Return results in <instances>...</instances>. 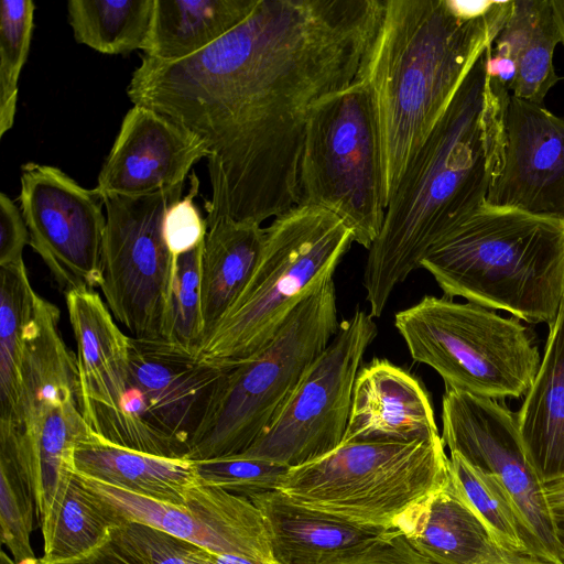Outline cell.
<instances>
[{"label":"cell","instance_id":"2e32d148","mask_svg":"<svg viewBox=\"0 0 564 564\" xmlns=\"http://www.w3.org/2000/svg\"><path fill=\"white\" fill-rule=\"evenodd\" d=\"M500 175L487 203L564 219V118L510 94Z\"/></svg>","mask_w":564,"mask_h":564},{"label":"cell","instance_id":"4fadbf2b","mask_svg":"<svg viewBox=\"0 0 564 564\" xmlns=\"http://www.w3.org/2000/svg\"><path fill=\"white\" fill-rule=\"evenodd\" d=\"M442 424L444 446L507 489L542 558L564 564L556 521L525 452L516 413L495 399L445 389Z\"/></svg>","mask_w":564,"mask_h":564},{"label":"cell","instance_id":"f35d334b","mask_svg":"<svg viewBox=\"0 0 564 564\" xmlns=\"http://www.w3.org/2000/svg\"><path fill=\"white\" fill-rule=\"evenodd\" d=\"M544 491L555 521H564V479L545 485Z\"/></svg>","mask_w":564,"mask_h":564},{"label":"cell","instance_id":"5bb4252c","mask_svg":"<svg viewBox=\"0 0 564 564\" xmlns=\"http://www.w3.org/2000/svg\"><path fill=\"white\" fill-rule=\"evenodd\" d=\"M20 209L30 246L64 293L101 283L106 228L104 199L62 170L29 162L21 166Z\"/></svg>","mask_w":564,"mask_h":564},{"label":"cell","instance_id":"d590c367","mask_svg":"<svg viewBox=\"0 0 564 564\" xmlns=\"http://www.w3.org/2000/svg\"><path fill=\"white\" fill-rule=\"evenodd\" d=\"M199 182L196 174L191 175L188 193L173 203L163 219V237L170 252L177 257L198 247L206 237L207 221L203 219L195 204Z\"/></svg>","mask_w":564,"mask_h":564},{"label":"cell","instance_id":"b9f144b4","mask_svg":"<svg viewBox=\"0 0 564 564\" xmlns=\"http://www.w3.org/2000/svg\"><path fill=\"white\" fill-rule=\"evenodd\" d=\"M510 564H560L544 561L542 558L533 557L530 555H523L519 560L510 563Z\"/></svg>","mask_w":564,"mask_h":564},{"label":"cell","instance_id":"277c9868","mask_svg":"<svg viewBox=\"0 0 564 564\" xmlns=\"http://www.w3.org/2000/svg\"><path fill=\"white\" fill-rule=\"evenodd\" d=\"M420 268L448 297L549 326L564 301V219L486 202L435 241Z\"/></svg>","mask_w":564,"mask_h":564},{"label":"cell","instance_id":"ac0fdd59","mask_svg":"<svg viewBox=\"0 0 564 564\" xmlns=\"http://www.w3.org/2000/svg\"><path fill=\"white\" fill-rule=\"evenodd\" d=\"M437 436L430 397L414 376L380 358L359 370L343 443H409Z\"/></svg>","mask_w":564,"mask_h":564},{"label":"cell","instance_id":"f1b7e54d","mask_svg":"<svg viewBox=\"0 0 564 564\" xmlns=\"http://www.w3.org/2000/svg\"><path fill=\"white\" fill-rule=\"evenodd\" d=\"M0 268V422H10L20 397L23 333L36 292L24 261Z\"/></svg>","mask_w":564,"mask_h":564},{"label":"cell","instance_id":"83f0119b","mask_svg":"<svg viewBox=\"0 0 564 564\" xmlns=\"http://www.w3.org/2000/svg\"><path fill=\"white\" fill-rule=\"evenodd\" d=\"M155 0H70L68 22L73 35L99 53L145 52Z\"/></svg>","mask_w":564,"mask_h":564},{"label":"cell","instance_id":"60d3db41","mask_svg":"<svg viewBox=\"0 0 564 564\" xmlns=\"http://www.w3.org/2000/svg\"><path fill=\"white\" fill-rule=\"evenodd\" d=\"M556 23L561 34V43L564 46V0H552Z\"/></svg>","mask_w":564,"mask_h":564},{"label":"cell","instance_id":"6da1fadb","mask_svg":"<svg viewBox=\"0 0 564 564\" xmlns=\"http://www.w3.org/2000/svg\"><path fill=\"white\" fill-rule=\"evenodd\" d=\"M383 9L384 0H259L193 56L143 54L127 95L207 147V224L261 225L300 205L311 112L358 78Z\"/></svg>","mask_w":564,"mask_h":564},{"label":"cell","instance_id":"9a60e30c","mask_svg":"<svg viewBox=\"0 0 564 564\" xmlns=\"http://www.w3.org/2000/svg\"><path fill=\"white\" fill-rule=\"evenodd\" d=\"M83 478L128 521L153 527L214 554L274 563L263 516L247 497L198 482L188 490L185 505L175 506Z\"/></svg>","mask_w":564,"mask_h":564},{"label":"cell","instance_id":"44dd1931","mask_svg":"<svg viewBox=\"0 0 564 564\" xmlns=\"http://www.w3.org/2000/svg\"><path fill=\"white\" fill-rule=\"evenodd\" d=\"M558 43L552 0H511L502 28L486 50L488 73L512 96L542 105L560 79L553 65Z\"/></svg>","mask_w":564,"mask_h":564},{"label":"cell","instance_id":"8d00e7d4","mask_svg":"<svg viewBox=\"0 0 564 564\" xmlns=\"http://www.w3.org/2000/svg\"><path fill=\"white\" fill-rule=\"evenodd\" d=\"M333 564H435L414 550L394 528L367 550Z\"/></svg>","mask_w":564,"mask_h":564},{"label":"cell","instance_id":"d6986e66","mask_svg":"<svg viewBox=\"0 0 564 564\" xmlns=\"http://www.w3.org/2000/svg\"><path fill=\"white\" fill-rule=\"evenodd\" d=\"M393 528L435 564H510L523 556L496 542L452 475L441 489L406 509Z\"/></svg>","mask_w":564,"mask_h":564},{"label":"cell","instance_id":"74e56055","mask_svg":"<svg viewBox=\"0 0 564 564\" xmlns=\"http://www.w3.org/2000/svg\"><path fill=\"white\" fill-rule=\"evenodd\" d=\"M30 234L20 207L0 193V267L23 262V249Z\"/></svg>","mask_w":564,"mask_h":564},{"label":"cell","instance_id":"4dcf8cb0","mask_svg":"<svg viewBox=\"0 0 564 564\" xmlns=\"http://www.w3.org/2000/svg\"><path fill=\"white\" fill-rule=\"evenodd\" d=\"M37 564H43L39 563ZM57 564H213L210 552L153 527L134 521L113 529L85 557Z\"/></svg>","mask_w":564,"mask_h":564},{"label":"cell","instance_id":"5b68a950","mask_svg":"<svg viewBox=\"0 0 564 564\" xmlns=\"http://www.w3.org/2000/svg\"><path fill=\"white\" fill-rule=\"evenodd\" d=\"M352 234L334 213L296 205L264 228L262 249L245 289L202 341L196 358L226 364L264 347L321 281L333 276Z\"/></svg>","mask_w":564,"mask_h":564},{"label":"cell","instance_id":"30bf717a","mask_svg":"<svg viewBox=\"0 0 564 564\" xmlns=\"http://www.w3.org/2000/svg\"><path fill=\"white\" fill-rule=\"evenodd\" d=\"M299 185L300 205L334 213L350 229L354 242L371 247L386 209L377 113L364 79L357 78L313 108Z\"/></svg>","mask_w":564,"mask_h":564},{"label":"cell","instance_id":"836d02e7","mask_svg":"<svg viewBox=\"0 0 564 564\" xmlns=\"http://www.w3.org/2000/svg\"><path fill=\"white\" fill-rule=\"evenodd\" d=\"M204 241L176 257L164 330V341L194 356L204 338L200 300Z\"/></svg>","mask_w":564,"mask_h":564},{"label":"cell","instance_id":"8fae6325","mask_svg":"<svg viewBox=\"0 0 564 564\" xmlns=\"http://www.w3.org/2000/svg\"><path fill=\"white\" fill-rule=\"evenodd\" d=\"M184 185L140 197H105L106 228L100 289L112 316L133 338L164 341L175 273L163 237L167 208Z\"/></svg>","mask_w":564,"mask_h":564},{"label":"cell","instance_id":"3957f363","mask_svg":"<svg viewBox=\"0 0 564 564\" xmlns=\"http://www.w3.org/2000/svg\"><path fill=\"white\" fill-rule=\"evenodd\" d=\"M510 6L511 0L494 1L484 15L466 18L449 0H384L358 76L377 113L384 209Z\"/></svg>","mask_w":564,"mask_h":564},{"label":"cell","instance_id":"52a82bcc","mask_svg":"<svg viewBox=\"0 0 564 564\" xmlns=\"http://www.w3.org/2000/svg\"><path fill=\"white\" fill-rule=\"evenodd\" d=\"M441 436L409 443H343L290 468L275 490L294 502L351 523L390 529L411 506L449 479Z\"/></svg>","mask_w":564,"mask_h":564},{"label":"cell","instance_id":"cb8c5ba5","mask_svg":"<svg viewBox=\"0 0 564 564\" xmlns=\"http://www.w3.org/2000/svg\"><path fill=\"white\" fill-rule=\"evenodd\" d=\"M74 470L85 477L156 501L184 506L198 484L195 463L137 452L91 432L74 452Z\"/></svg>","mask_w":564,"mask_h":564},{"label":"cell","instance_id":"e0dca14e","mask_svg":"<svg viewBox=\"0 0 564 564\" xmlns=\"http://www.w3.org/2000/svg\"><path fill=\"white\" fill-rule=\"evenodd\" d=\"M208 149L195 134L148 107L133 105L101 166L95 191L140 197L185 185Z\"/></svg>","mask_w":564,"mask_h":564},{"label":"cell","instance_id":"7bdbcfd3","mask_svg":"<svg viewBox=\"0 0 564 564\" xmlns=\"http://www.w3.org/2000/svg\"><path fill=\"white\" fill-rule=\"evenodd\" d=\"M556 536L564 554V521H556Z\"/></svg>","mask_w":564,"mask_h":564},{"label":"cell","instance_id":"9c48e42d","mask_svg":"<svg viewBox=\"0 0 564 564\" xmlns=\"http://www.w3.org/2000/svg\"><path fill=\"white\" fill-rule=\"evenodd\" d=\"M231 365L200 361L163 340L131 337L122 390L110 404L84 419L94 433L117 446L186 458Z\"/></svg>","mask_w":564,"mask_h":564},{"label":"cell","instance_id":"f546056e","mask_svg":"<svg viewBox=\"0 0 564 564\" xmlns=\"http://www.w3.org/2000/svg\"><path fill=\"white\" fill-rule=\"evenodd\" d=\"M449 468L463 496L501 547L542 558L512 498L496 477L471 465L458 453H451Z\"/></svg>","mask_w":564,"mask_h":564},{"label":"cell","instance_id":"d4e9b609","mask_svg":"<svg viewBox=\"0 0 564 564\" xmlns=\"http://www.w3.org/2000/svg\"><path fill=\"white\" fill-rule=\"evenodd\" d=\"M264 228L221 217L207 224L200 268L204 338L225 316L258 262Z\"/></svg>","mask_w":564,"mask_h":564},{"label":"cell","instance_id":"7c38bea8","mask_svg":"<svg viewBox=\"0 0 564 564\" xmlns=\"http://www.w3.org/2000/svg\"><path fill=\"white\" fill-rule=\"evenodd\" d=\"M376 335V322L364 310L343 319L267 429L240 455L292 468L339 447L360 364Z\"/></svg>","mask_w":564,"mask_h":564},{"label":"cell","instance_id":"603a6c76","mask_svg":"<svg viewBox=\"0 0 564 564\" xmlns=\"http://www.w3.org/2000/svg\"><path fill=\"white\" fill-rule=\"evenodd\" d=\"M529 459L543 486L564 479V301L549 325L536 376L516 413Z\"/></svg>","mask_w":564,"mask_h":564},{"label":"cell","instance_id":"ba28073f","mask_svg":"<svg viewBox=\"0 0 564 564\" xmlns=\"http://www.w3.org/2000/svg\"><path fill=\"white\" fill-rule=\"evenodd\" d=\"M394 326L415 362L434 369L445 389L495 400L530 389L541 357L520 319L448 296H423L399 311Z\"/></svg>","mask_w":564,"mask_h":564},{"label":"cell","instance_id":"7a4b0ae2","mask_svg":"<svg viewBox=\"0 0 564 564\" xmlns=\"http://www.w3.org/2000/svg\"><path fill=\"white\" fill-rule=\"evenodd\" d=\"M509 97L488 73L485 51L408 164L368 249L364 285L373 318L432 245L487 202L503 165Z\"/></svg>","mask_w":564,"mask_h":564},{"label":"cell","instance_id":"4316f807","mask_svg":"<svg viewBox=\"0 0 564 564\" xmlns=\"http://www.w3.org/2000/svg\"><path fill=\"white\" fill-rule=\"evenodd\" d=\"M259 0H155L144 55L165 62L207 48L254 10Z\"/></svg>","mask_w":564,"mask_h":564},{"label":"cell","instance_id":"ffe728a7","mask_svg":"<svg viewBox=\"0 0 564 564\" xmlns=\"http://www.w3.org/2000/svg\"><path fill=\"white\" fill-rule=\"evenodd\" d=\"M263 516L275 564H333L367 550L389 529L351 523L279 490L250 499Z\"/></svg>","mask_w":564,"mask_h":564},{"label":"cell","instance_id":"7402d4cb","mask_svg":"<svg viewBox=\"0 0 564 564\" xmlns=\"http://www.w3.org/2000/svg\"><path fill=\"white\" fill-rule=\"evenodd\" d=\"M77 347L82 413L108 405L128 375L131 337L123 334L100 295L90 289L65 292Z\"/></svg>","mask_w":564,"mask_h":564},{"label":"cell","instance_id":"ab89813d","mask_svg":"<svg viewBox=\"0 0 564 564\" xmlns=\"http://www.w3.org/2000/svg\"><path fill=\"white\" fill-rule=\"evenodd\" d=\"M213 564H274L271 562H262L253 558L234 555V554H214L210 553Z\"/></svg>","mask_w":564,"mask_h":564},{"label":"cell","instance_id":"484cf974","mask_svg":"<svg viewBox=\"0 0 564 564\" xmlns=\"http://www.w3.org/2000/svg\"><path fill=\"white\" fill-rule=\"evenodd\" d=\"M126 522L128 520L74 470L61 484L48 512L40 520L44 554L39 561L57 564L85 557Z\"/></svg>","mask_w":564,"mask_h":564},{"label":"cell","instance_id":"1f68e13d","mask_svg":"<svg viewBox=\"0 0 564 564\" xmlns=\"http://www.w3.org/2000/svg\"><path fill=\"white\" fill-rule=\"evenodd\" d=\"M34 494L29 475L8 446L0 445L1 541L15 564H37L30 535L33 529Z\"/></svg>","mask_w":564,"mask_h":564},{"label":"cell","instance_id":"ee69618b","mask_svg":"<svg viewBox=\"0 0 564 564\" xmlns=\"http://www.w3.org/2000/svg\"><path fill=\"white\" fill-rule=\"evenodd\" d=\"M0 564H15V563L4 552H2L1 556H0Z\"/></svg>","mask_w":564,"mask_h":564},{"label":"cell","instance_id":"8992f818","mask_svg":"<svg viewBox=\"0 0 564 564\" xmlns=\"http://www.w3.org/2000/svg\"><path fill=\"white\" fill-rule=\"evenodd\" d=\"M339 327L333 276L314 286L274 337L234 361L194 434L186 459L240 455L267 429Z\"/></svg>","mask_w":564,"mask_h":564},{"label":"cell","instance_id":"e575fe53","mask_svg":"<svg viewBox=\"0 0 564 564\" xmlns=\"http://www.w3.org/2000/svg\"><path fill=\"white\" fill-rule=\"evenodd\" d=\"M193 462L199 484L219 487L249 499L275 490L282 476L290 469L281 464L241 455Z\"/></svg>","mask_w":564,"mask_h":564},{"label":"cell","instance_id":"d6a6232c","mask_svg":"<svg viewBox=\"0 0 564 564\" xmlns=\"http://www.w3.org/2000/svg\"><path fill=\"white\" fill-rule=\"evenodd\" d=\"M32 0H3L0 3V138L13 126L19 78L34 30Z\"/></svg>","mask_w":564,"mask_h":564}]
</instances>
